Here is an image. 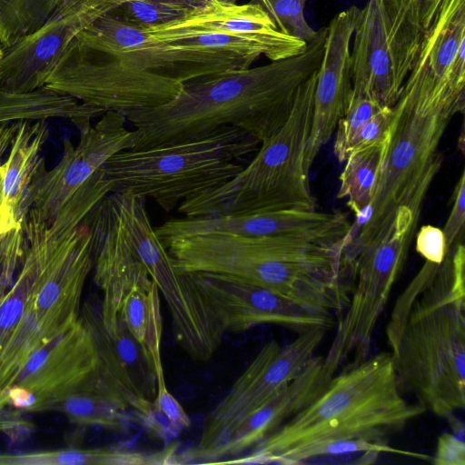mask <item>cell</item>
<instances>
[{
	"label": "cell",
	"instance_id": "obj_10",
	"mask_svg": "<svg viewBox=\"0 0 465 465\" xmlns=\"http://www.w3.org/2000/svg\"><path fill=\"white\" fill-rule=\"evenodd\" d=\"M328 330L317 327L299 333L283 347L275 341L263 345L227 394L207 414L197 444L178 452L177 464L201 463L208 452L223 445L244 418L303 371Z\"/></svg>",
	"mask_w": 465,
	"mask_h": 465
},
{
	"label": "cell",
	"instance_id": "obj_44",
	"mask_svg": "<svg viewBox=\"0 0 465 465\" xmlns=\"http://www.w3.org/2000/svg\"><path fill=\"white\" fill-rule=\"evenodd\" d=\"M225 3H237L238 0H219Z\"/></svg>",
	"mask_w": 465,
	"mask_h": 465
},
{
	"label": "cell",
	"instance_id": "obj_11",
	"mask_svg": "<svg viewBox=\"0 0 465 465\" xmlns=\"http://www.w3.org/2000/svg\"><path fill=\"white\" fill-rule=\"evenodd\" d=\"M44 86L105 112L124 113L164 104L183 92L184 84L72 41Z\"/></svg>",
	"mask_w": 465,
	"mask_h": 465
},
{
	"label": "cell",
	"instance_id": "obj_34",
	"mask_svg": "<svg viewBox=\"0 0 465 465\" xmlns=\"http://www.w3.org/2000/svg\"><path fill=\"white\" fill-rule=\"evenodd\" d=\"M86 449L34 452L22 455L0 454V464H87Z\"/></svg>",
	"mask_w": 465,
	"mask_h": 465
},
{
	"label": "cell",
	"instance_id": "obj_30",
	"mask_svg": "<svg viewBox=\"0 0 465 465\" xmlns=\"http://www.w3.org/2000/svg\"><path fill=\"white\" fill-rule=\"evenodd\" d=\"M382 107L378 102L361 96H351L345 114L339 119L335 129L333 152L340 163L348 157V146L361 127Z\"/></svg>",
	"mask_w": 465,
	"mask_h": 465
},
{
	"label": "cell",
	"instance_id": "obj_38",
	"mask_svg": "<svg viewBox=\"0 0 465 465\" xmlns=\"http://www.w3.org/2000/svg\"><path fill=\"white\" fill-rule=\"evenodd\" d=\"M431 462L435 465H465L464 434L453 430L441 434Z\"/></svg>",
	"mask_w": 465,
	"mask_h": 465
},
{
	"label": "cell",
	"instance_id": "obj_1",
	"mask_svg": "<svg viewBox=\"0 0 465 465\" xmlns=\"http://www.w3.org/2000/svg\"><path fill=\"white\" fill-rule=\"evenodd\" d=\"M402 392L449 421L465 406V248L424 264L400 293L385 330Z\"/></svg>",
	"mask_w": 465,
	"mask_h": 465
},
{
	"label": "cell",
	"instance_id": "obj_40",
	"mask_svg": "<svg viewBox=\"0 0 465 465\" xmlns=\"http://www.w3.org/2000/svg\"><path fill=\"white\" fill-rule=\"evenodd\" d=\"M19 122L0 123V161L3 160V156L9 151Z\"/></svg>",
	"mask_w": 465,
	"mask_h": 465
},
{
	"label": "cell",
	"instance_id": "obj_12",
	"mask_svg": "<svg viewBox=\"0 0 465 465\" xmlns=\"http://www.w3.org/2000/svg\"><path fill=\"white\" fill-rule=\"evenodd\" d=\"M99 361L93 330L82 316L30 356L0 394V411L6 405L27 411L54 408L94 381Z\"/></svg>",
	"mask_w": 465,
	"mask_h": 465
},
{
	"label": "cell",
	"instance_id": "obj_25",
	"mask_svg": "<svg viewBox=\"0 0 465 465\" xmlns=\"http://www.w3.org/2000/svg\"><path fill=\"white\" fill-rule=\"evenodd\" d=\"M389 139L390 133L384 141L354 150L345 160L346 163L340 175L337 198L347 199V205L356 216L351 238L357 232L373 199Z\"/></svg>",
	"mask_w": 465,
	"mask_h": 465
},
{
	"label": "cell",
	"instance_id": "obj_2",
	"mask_svg": "<svg viewBox=\"0 0 465 465\" xmlns=\"http://www.w3.org/2000/svg\"><path fill=\"white\" fill-rule=\"evenodd\" d=\"M326 27L300 54L255 67L225 71L184 83L173 100L124 114L137 134L130 150L153 148L236 126L261 143L287 121L300 86L319 68Z\"/></svg>",
	"mask_w": 465,
	"mask_h": 465
},
{
	"label": "cell",
	"instance_id": "obj_31",
	"mask_svg": "<svg viewBox=\"0 0 465 465\" xmlns=\"http://www.w3.org/2000/svg\"><path fill=\"white\" fill-rule=\"evenodd\" d=\"M189 12L146 0H132L118 6L110 15L133 26L147 29L180 19Z\"/></svg>",
	"mask_w": 465,
	"mask_h": 465
},
{
	"label": "cell",
	"instance_id": "obj_22",
	"mask_svg": "<svg viewBox=\"0 0 465 465\" xmlns=\"http://www.w3.org/2000/svg\"><path fill=\"white\" fill-rule=\"evenodd\" d=\"M105 111L68 95L42 86L31 92L17 93L0 86V123L45 121L61 118L71 121L80 130Z\"/></svg>",
	"mask_w": 465,
	"mask_h": 465
},
{
	"label": "cell",
	"instance_id": "obj_16",
	"mask_svg": "<svg viewBox=\"0 0 465 465\" xmlns=\"http://www.w3.org/2000/svg\"><path fill=\"white\" fill-rule=\"evenodd\" d=\"M117 237L143 266L170 312H179L194 300L191 277L181 272L157 236L146 210L145 197L130 191L109 193L97 204Z\"/></svg>",
	"mask_w": 465,
	"mask_h": 465
},
{
	"label": "cell",
	"instance_id": "obj_15",
	"mask_svg": "<svg viewBox=\"0 0 465 465\" xmlns=\"http://www.w3.org/2000/svg\"><path fill=\"white\" fill-rule=\"evenodd\" d=\"M190 273L224 331H245L273 324L302 333L333 325L331 314L300 305L274 292L228 277Z\"/></svg>",
	"mask_w": 465,
	"mask_h": 465
},
{
	"label": "cell",
	"instance_id": "obj_7",
	"mask_svg": "<svg viewBox=\"0 0 465 465\" xmlns=\"http://www.w3.org/2000/svg\"><path fill=\"white\" fill-rule=\"evenodd\" d=\"M260 145L239 127L223 126L186 142L121 151L102 167L113 183V192L151 197L171 212L233 178L244 168L242 160Z\"/></svg>",
	"mask_w": 465,
	"mask_h": 465
},
{
	"label": "cell",
	"instance_id": "obj_32",
	"mask_svg": "<svg viewBox=\"0 0 465 465\" xmlns=\"http://www.w3.org/2000/svg\"><path fill=\"white\" fill-rule=\"evenodd\" d=\"M135 421L140 423L149 434L169 444L180 435L183 430L171 421L155 405L149 402L139 411H132Z\"/></svg>",
	"mask_w": 465,
	"mask_h": 465
},
{
	"label": "cell",
	"instance_id": "obj_36",
	"mask_svg": "<svg viewBox=\"0 0 465 465\" xmlns=\"http://www.w3.org/2000/svg\"><path fill=\"white\" fill-rule=\"evenodd\" d=\"M417 252L432 263H440L447 253L446 241L441 229L427 224L421 226L416 234Z\"/></svg>",
	"mask_w": 465,
	"mask_h": 465
},
{
	"label": "cell",
	"instance_id": "obj_20",
	"mask_svg": "<svg viewBox=\"0 0 465 465\" xmlns=\"http://www.w3.org/2000/svg\"><path fill=\"white\" fill-rule=\"evenodd\" d=\"M323 356L315 355L303 371L278 394L244 418L226 441L208 452L201 463H221L244 454L312 401L329 381Z\"/></svg>",
	"mask_w": 465,
	"mask_h": 465
},
{
	"label": "cell",
	"instance_id": "obj_27",
	"mask_svg": "<svg viewBox=\"0 0 465 465\" xmlns=\"http://www.w3.org/2000/svg\"><path fill=\"white\" fill-rule=\"evenodd\" d=\"M361 453V457L355 461L358 464L374 463L378 457L383 453L403 455L431 460V457L410 450H404L390 446L387 441L371 440L368 439H341L318 441L305 444L288 450L276 456L272 463L275 464H300L306 460L331 455Z\"/></svg>",
	"mask_w": 465,
	"mask_h": 465
},
{
	"label": "cell",
	"instance_id": "obj_24",
	"mask_svg": "<svg viewBox=\"0 0 465 465\" xmlns=\"http://www.w3.org/2000/svg\"><path fill=\"white\" fill-rule=\"evenodd\" d=\"M118 317L143 348L155 372L163 370L161 297L154 282L134 285L120 303Z\"/></svg>",
	"mask_w": 465,
	"mask_h": 465
},
{
	"label": "cell",
	"instance_id": "obj_4",
	"mask_svg": "<svg viewBox=\"0 0 465 465\" xmlns=\"http://www.w3.org/2000/svg\"><path fill=\"white\" fill-rule=\"evenodd\" d=\"M425 411L405 400L391 353L381 351L343 367L312 401L249 451L221 463L270 464L288 450L330 440L387 441Z\"/></svg>",
	"mask_w": 465,
	"mask_h": 465
},
{
	"label": "cell",
	"instance_id": "obj_18",
	"mask_svg": "<svg viewBox=\"0 0 465 465\" xmlns=\"http://www.w3.org/2000/svg\"><path fill=\"white\" fill-rule=\"evenodd\" d=\"M360 9L351 6L340 12L326 26L323 54L316 75L312 125L304 149L308 173L351 102V45Z\"/></svg>",
	"mask_w": 465,
	"mask_h": 465
},
{
	"label": "cell",
	"instance_id": "obj_28",
	"mask_svg": "<svg viewBox=\"0 0 465 465\" xmlns=\"http://www.w3.org/2000/svg\"><path fill=\"white\" fill-rule=\"evenodd\" d=\"M62 0H0V43L4 49L37 30Z\"/></svg>",
	"mask_w": 465,
	"mask_h": 465
},
{
	"label": "cell",
	"instance_id": "obj_23",
	"mask_svg": "<svg viewBox=\"0 0 465 465\" xmlns=\"http://www.w3.org/2000/svg\"><path fill=\"white\" fill-rule=\"evenodd\" d=\"M49 135L45 121H20L4 166V204L22 222L25 192L43 160L40 153Z\"/></svg>",
	"mask_w": 465,
	"mask_h": 465
},
{
	"label": "cell",
	"instance_id": "obj_13",
	"mask_svg": "<svg viewBox=\"0 0 465 465\" xmlns=\"http://www.w3.org/2000/svg\"><path fill=\"white\" fill-rule=\"evenodd\" d=\"M126 123L124 114L107 111L94 125L80 130L76 145L64 141L62 157L52 169L45 168L43 158L25 192L22 217L29 212L46 223L53 222L110 157L134 146L136 131L127 129Z\"/></svg>",
	"mask_w": 465,
	"mask_h": 465
},
{
	"label": "cell",
	"instance_id": "obj_8",
	"mask_svg": "<svg viewBox=\"0 0 465 465\" xmlns=\"http://www.w3.org/2000/svg\"><path fill=\"white\" fill-rule=\"evenodd\" d=\"M418 221L399 213L385 240L362 250L341 266L345 303L337 315L333 339L322 361L329 381L345 365L370 355L373 332L407 260Z\"/></svg>",
	"mask_w": 465,
	"mask_h": 465
},
{
	"label": "cell",
	"instance_id": "obj_26",
	"mask_svg": "<svg viewBox=\"0 0 465 465\" xmlns=\"http://www.w3.org/2000/svg\"><path fill=\"white\" fill-rule=\"evenodd\" d=\"M54 408L79 425L97 426L119 433L129 432L136 423L132 411L91 383Z\"/></svg>",
	"mask_w": 465,
	"mask_h": 465
},
{
	"label": "cell",
	"instance_id": "obj_14",
	"mask_svg": "<svg viewBox=\"0 0 465 465\" xmlns=\"http://www.w3.org/2000/svg\"><path fill=\"white\" fill-rule=\"evenodd\" d=\"M132 0H62L37 30L4 49L0 86L26 93L45 85L67 45L85 27Z\"/></svg>",
	"mask_w": 465,
	"mask_h": 465
},
{
	"label": "cell",
	"instance_id": "obj_19",
	"mask_svg": "<svg viewBox=\"0 0 465 465\" xmlns=\"http://www.w3.org/2000/svg\"><path fill=\"white\" fill-rule=\"evenodd\" d=\"M89 322L99 351V367L93 386L122 403L139 411L156 396V372L145 352L120 320L107 331L100 311L89 307L83 315Z\"/></svg>",
	"mask_w": 465,
	"mask_h": 465
},
{
	"label": "cell",
	"instance_id": "obj_6",
	"mask_svg": "<svg viewBox=\"0 0 465 465\" xmlns=\"http://www.w3.org/2000/svg\"><path fill=\"white\" fill-rule=\"evenodd\" d=\"M317 71L299 88L283 125L262 142L255 156L224 184L182 203L185 217L314 210L304 163Z\"/></svg>",
	"mask_w": 465,
	"mask_h": 465
},
{
	"label": "cell",
	"instance_id": "obj_5",
	"mask_svg": "<svg viewBox=\"0 0 465 465\" xmlns=\"http://www.w3.org/2000/svg\"><path fill=\"white\" fill-rule=\"evenodd\" d=\"M464 85L430 88L405 81L392 106L389 146L373 199L342 251L343 261L385 240L397 212L408 209L420 218L442 165L440 141L451 119L464 112Z\"/></svg>",
	"mask_w": 465,
	"mask_h": 465
},
{
	"label": "cell",
	"instance_id": "obj_21",
	"mask_svg": "<svg viewBox=\"0 0 465 465\" xmlns=\"http://www.w3.org/2000/svg\"><path fill=\"white\" fill-rule=\"evenodd\" d=\"M145 30L156 40L163 42L203 33L270 36L283 34L261 5L252 1L239 5L219 0H206L180 19Z\"/></svg>",
	"mask_w": 465,
	"mask_h": 465
},
{
	"label": "cell",
	"instance_id": "obj_37",
	"mask_svg": "<svg viewBox=\"0 0 465 465\" xmlns=\"http://www.w3.org/2000/svg\"><path fill=\"white\" fill-rule=\"evenodd\" d=\"M156 382L157 391L153 401L157 408L183 430L189 428L191 420L180 402L167 389L163 370L156 373Z\"/></svg>",
	"mask_w": 465,
	"mask_h": 465
},
{
	"label": "cell",
	"instance_id": "obj_3",
	"mask_svg": "<svg viewBox=\"0 0 465 465\" xmlns=\"http://www.w3.org/2000/svg\"><path fill=\"white\" fill-rule=\"evenodd\" d=\"M181 272H207L274 292L313 311L343 305V242L328 245L287 235H196L162 241Z\"/></svg>",
	"mask_w": 465,
	"mask_h": 465
},
{
	"label": "cell",
	"instance_id": "obj_45",
	"mask_svg": "<svg viewBox=\"0 0 465 465\" xmlns=\"http://www.w3.org/2000/svg\"><path fill=\"white\" fill-rule=\"evenodd\" d=\"M259 1H262V0H259Z\"/></svg>",
	"mask_w": 465,
	"mask_h": 465
},
{
	"label": "cell",
	"instance_id": "obj_17",
	"mask_svg": "<svg viewBox=\"0 0 465 465\" xmlns=\"http://www.w3.org/2000/svg\"><path fill=\"white\" fill-rule=\"evenodd\" d=\"M351 226L341 213L279 210L170 219L154 230L161 241L208 234L287 235L333 245L348 235Z\"/></svg>",
	"mask_w": 465,
	"mask_h": 465
},
{
	"label": "cell",
	"instance_id": "obj_43",
	"mask_svg": "<svg viewBox=\"0 0 465 465\" xmlns=\"http://www.w3.org/2000/svg\"><path fill=\"white\" fill-rule=\"evenodd\" d=\"M3 55H4V48L0 43V60L2 59Z\"/></svg>",
	"mask_w": 465,
	"mask_h": 465
},
{
	"label": "cell",
	"instance_id": "obj_33",
	"mask_svg": "<svg viewBox=\"0 0 465 465\" xmlns=\"http://www.w3.org/2000/svg\"><path fill=\"white\" fill-rule=\"evenodd\" d=\"M392 120V107H382L353 136L348 146V156L354 150L384 141L389 135Z\"/></svg>",
	"mask_w": 465,
	"mask_h": 465
},
{
	"label": "cell",
	"instance_id": "obj_39",
	"mask_svg": "<svg viewBox=\"0 0 465 465\" xmlns=\"http://www.w3.org/2000/svg\"><path fill=\"white\" fill-rule=\"evenodd\" d=\"M408 17L425 34L436 18L444 0H394Z\"/></svg>",
	"mask_w": 465,
	"mask_h": 465
},
{
	"label": "cell",
	"instance_id": "obj_42",
	"mask_svg": "<svg viewBox=\"0 0 465 465\" xmlns=\"http://www.w3.org/2000/svg\"><path fill=\"white\" fill-rule=\"evenodd\" d=\"M15 420H5L0 418V430H12L15 427H17Z\"/></svg>",
	"mask_w": 465,
	"mask_h": 465
},
{
	"label": "cell",
	"instance_id": "obj_41",
	"mask_svg": "<svg viewBox=\"0 0 465 465\" xmlns=\"http://www.w3.org/2000/svg\"><path fill=\"white\" fill-rule=\"evenodd\" d=\"M163 5L183 9L186 11L193 10L203 5L206 0H146Z\"/></svg>",
	"mask_w": 465,
	"mask_h": 465
},
{
	"label": "cell",
	"instance_id": "obj_35",
	"mask_svg": "<svg viewBox=\"0 0 465 465\" xmlns=\"http://www.w3.org/2000/svg\"><path fill=\"white\" fill-rule=\"evenodd\" d=\"M453 204L450 213L442 230L446 241L447 252L463 235L465 223V172L463 171L453 193Z\"/></svg>",
	"mask_w": 465,
	"mask_h": 465
},
{
	"label": "cell",
	"instance_id": "obj_29",
	"mask_svg": "<svg viewBox=\"0 0 465 465\" xmlns=\"http://www.w3.org/2000/svg\"><path fill=\"white\" fill-rule=\"evenodd\" d=\"M261 5L276 25L278 30L285 35L300 39L306 44L318 35L306 21L304 7L307 0H251Z\"/></svg>",
	"mask_w": 465,
	"mask_h": 465
},
{
	"label": "cell",
	"instance_id": "obj_9",
	"mask_svg": "<svg viewBox=\"0 0 465 465\" xmlns=\"http://www.w3.org/2000/svg\"><path fill=\"white\" fill-rule=\"evenodd\" d=\"M425 35L394 0H368L360 9L351 39V96L392 107Z\"/></svg>",
	"mask_w": 465,
	"mask_h": 465
}]
</instances>
